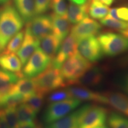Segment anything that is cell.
Listing matches in <instances>:
<instances>
[{
    "mask_svg": "<svg viewBox=\"0 0 128 128\" xmlns=\"http://www.w3.org/2000/svg\"><path fill=\"white\" fill-rule=\"evenodd\" d=\"M109 10L110 8L108 6L100 2L98 0H91L88 13L92 18L100 20L108 15Z\"/></svg>",
    "mask_w": 128,
    "mask_h": 128,
    "instance_id": "25",
    "label": "cell"
},
{
    "mask_svg": "<svg viewBox=\"0 0 128 128\" xmlns=\"http://www.w3.org/2000/svg\"><path fill=\"white\" fill-rule=\"evenodd\" d=\"M102 28L100 23L94 19L87 17L72 27L71 34L78 41L82 38L98 34Z\"/></svg>",
    "mask_w": 128,
    "mask_h": 128,
    "instance_id": "10",
    "label": "cell"
},
{
    "mask_svg": "<svg viewBox=\"0 0 128 128\" xmlns=\"http://www.w3.org/2000/svg\"><path fill=\"white\" fill-rule=\"evenodd\" d=\"M16 128H41V126L34 121L28 124H19Z\"/></svg>",
    "mask_w": 128,
    "mask_h": 128,
    "instance_id": "36",
    "label": "cell"
},
{
    "mask_svg": "<svg viewBox=\"0 0 128 128\" xmlns=\"http://www.w3.org/2000/svg\"><path fill=\"white\" fill-rule=\"evenodd\" d=\"M121 34H122L123 36L126 37V38H128V26L127 27L124 28V30H122V31L120 32Z\"/></svg>",
    "mask_w": 128,
    "mask_h": 128,
    "instance_id": "41",
    "label": "cell"
},
{
    "mask_svg": "<svg viewBox=\"0 0 128 128\" xmlns=\"http://www.w3.org/2000/svg\"><path fill=\"white\" fill-rule=\"evenodd\" d=\"M68 91L71 94L74 98L81 101H88L94 102L96 103L102 104H108V99L104 94H101L95 92L84 87H69Z\"/></svg>",
    "mask_w": 128,
    "mask_h": 128,
    "instance_id": "13",
    "label": "cell"
},
{
    "mask_svg": "<svg viewBox=\"0 0 128 128\" xmlns=\"http://www.w3.org/2000/svg\"><path fill=\"white\" fill-rule=\"evenodd\" d=\"M98 1H100V2L103 3V4L106 5V6H110V5L112 4V3L113 2L114 0H98Z\"/></svg>",
    "mask_w": 128,
    "mask_h": 128,
    "instance_id": "40",
    "label": "cell"
},
{
    "mask_svg": "<svg viewBox=\"0 0 128 128\" xmlns=\"http://www.w3.org/2000/svg\"><path fill=\"white\" fill-rule=\"evenodd\" d=\"M110 128H128V118L116 113H112L108 118Z\"/></svg>",
    "mask_w": 128,
    "mask_h": 128,
    "instance_id": "28",
    "label": "cell"
},
{
    "mask_svg": "<svg viewBox=\"0 0 128 128\" xmlns=\"http://www.w3.org/2000/svg\"><path fill=\"white\" fill-rule=\"evenodd\" d=\"M100 23L108 28L115 30L119 32L124 30L128 26V23L113 18L108 15L106 16L104 18L100 20Z\"/></svg>",
    "mask_w": 128,
    "mask_h": 128,
    "instance_id": "30",
    "label": "cell"
},
{
    "mask_svg": "<svg viewBox=\"0 0 128 128\" xmlns=\"http://www.w3.org/2000/svg\"><path fill=\"white\" fill-rule=\"evenodd\" d=\"M81 108L56 121L48 124L47 128H79Z\"/></svg>",
    "mask_w": 128,
    "mask_h": 128,
    "instance_id": "21",
    "label": "cell"
},
{
    "mask_svg": "<svg viewBox=\"0 0 128 128\" xmlns=\"http://www.w3.org/2000/svg\"><path fill=\"white\" fill-rule=\"evenodd\" d=\"M120 87L128 95V72L122 76L120 81Z\"/></svg>",
    "mask_w": 128,
    "mask_h": 128,
    "instance_id": "35",
    "label": "cell"
},
{
    "mask_svg": "<svg viewBox=\"0 0 128 128\" xmlns=\"http://www.w3.org/2000/svg\"><path fill=\"white\" fill-rule=\"evenodd\" d=\"M1 114H2V109H0V118H1Z\"/></svg>",
    "mask_w": 128,
    "mask_h": 128,
    "instance_id": "45",
    "label": "cell"
},
{
    "mask_svg": "<svg viewBox=\"0 0 128 128\" xmlns=\"http://www.w3.org/2000/svg\"><path fill=\"white\" fill-rule=\"evenodd\" d=\"M26 28L37 39H40L46 35L52 33V23L50 16H36L28 22Z\"/></svg>",
    "mask_w": 128,
    "mask_h": 128,
    "instance_id": "11",
    "label": "cell"
},
{
    "mask_svg": "<svg viewBox=\"0 0 128 128\" xmlns=\"http://www.w3.org/2000/svg\"><path fill=\"white\" fill-rule=\"evenodd\" d=\"M103 54L108 56H116L128 50V38L114 32H104L98 35Z\"/></svg>",
    "mask_w": 128,
    "mask_h": 128,
    "instance_id": "4",
    "label": "cell"
},
{
    "mask_svg": "<svg viewBox=\"0 0 128 128\" xmlns=\"http://www.w3.org/2000/svg\"><path fill=\"white\" fill-rule=\"evenodd\" d=\"M120 66L124 68H128V55L122 58L119 62Z\"/></svg>",
    "mask_w": 128,
    "mask_h": 128,
    "instance_id": "37",
    "label": "cell"
},
{
    "mask_svg": "<svg viewBox=\"0 0 128 128\" xmlns=\"http://www.w3.org/2000/svg\"><path fill=\"white\" fill-rule=\"evenodd\" d=\"M51 61L52 60L39 47L24 65L22 76L28 78L38 76L50 65Z\"/></svg>",
    "mask_w": 128,
    "mask_h": 128,
    "instance_id": "7",
    "label": "cell"
},
{
    "mask_svg": "<svg viewBox=\"0 0 128 128\" xmlns=\"http://www.w3.org/2000/svg\"><path fill=\"white\" fill-rule=\"evenodd\" d=\"M9 0H0V4H4L8 2Z\"/></svg>",
    "mask_w": 128,
    "mask_h": 128,
    "instance_id": "42",
    "label": "cell"
},
{
    "mask_svg": "<svg viewBox=\"0 0 128 128\" xmlns=\"http://www.w3.org/2000/svg\"><path fill=\"white\" fill-rule=\"evenodd\" d=\"M50 7L54 13L62 17H67L68 7L65 0H50Z\"/></svg>",
    "mask_w": 128,
    "mask_h": 128,
    "instance_id": "32",
    "label": "cell"
},
{
    "mask_svg": "<svg viewBox=\"0 0 128 128\" xmlns=\"http://www.w3.org/2000/svg\"><path fill=\"white\" fill-rule=\"evenodd\" d=\"M70 2L75 3V4H84L88 2L91 0H69Z\"/></svg>",
    "mask_w": 128,
    "mask_h": 128,
    "instance_id": "39",
    "label": "cell"
},
{
    "mask_svg": "<svg viewBox=\"0 0 128 128\" xmlns=\"http://www.w3.org/2000/svg\"><path fill=\"white\" fill-rule=\"evenodd\" d=\"M36 16L43 14L50 7V0H34Z\"/></svg>",
    "mask_w": 128,
    "mask_h": 128,
    "instance_id": "33",
    "label": "cell"
},
{
    "mask_svg": "<svg viewBox=\"0 0 128 128\" xmlns=\"http://www.w3.org/2000/svg\"><path fill=\"white\" fill-rule=\"evenodd\" d=\"M24 21L15 8L8 6L0 11V54L8 42L22 30Z\"/></svg>",
    "mask_w": 128,
    "mask_h": 128,
    "instance_id": "1",
    "label": "cell"
},
{
    "mask_svg": "<svg viewBox=\"0 0 128 128\" xmlns=\"http://www.w3.org/2000/svg\"><path fill=\"white\" fill-rule=\"evenodd\" d=\"M80 104L81 101L76 98L51 103L44 111V120L47 124L56 121L71 113Z\"/></svg>",
    "mask_w": 128,
    "mask_h": 128,
    "instance_id": "6",
    "label": "cell"
},
{
    "mask_svg": "<svg viewBox=\"0 0 128 128\" xmlns=\"http://www.w3.org/2000/svg\"><path fill=\"white\" fill-rule=\"evenodd\" d=\"M77 44L78 52L91 63L98 61L103 57L102 47L95 36H88L78 40Z\"/></svg>",
    "mask_w": 128,
    "mask_h": 128,
    "instance_id": "8",
    "label": "cell"
},
{
    "mask_svg": "<svg viewBox=\"0 0 128 128\" xmlns=\"http://www.w3.org/2000/svg\"><path fill=\"white\" fill-rule=\"evenodd\" d=\"M22 78L17 74L0 68V108L2 107L4 99L9 94L12 86Z\"/></svg>",
    "mask_w": 128,
    "mask_h": 128,
    "instance_id": "14",
    "label": "cell"
},
{
    "mask_svg": "<svg viewBox=\"0 0 128 128\" xmlns=\"http://www.w3.org/2000/svg\"><path fill=\"white\" fill-rule=\"evenodd\" d=\"M0 128H10L9 126L6 122V120H5L4 116L2 115V114H1V118H0Z\"/></svg>",
    "mask_w": 128,
    "mask_h": 128,
    "instance_id": "38",
    "label": "cell"
},
{
    "mask_svg": "<svg viewBox=\"0 0 128 128\" xmlns=\"http://www.w3.org/2000/svg\"><path fill=\"white\" fill-rule=\"evenodd\" d=\"M62 42L60 38L52 33L39 40V48L52 60L56 55Z\"/></svg>",
    "mask_w": 128,
    "mask_h": 128,
    "instance_id": "17",
    "label": "cell"
},
{
    "mask_svg": "<svg viewBox=\"0 0 128 128\" xmlns=\"http://www.w3.org/2000/svg\"><path fill=\"white\" fill-rule=\"evenodd\" d=\"M90 2L84 4H77L70 2L67 8V17L70 23L76 24L88 17Z\"/></svg>",
    "mask_w": 128,
    "mask_h": 128,
    "instance_id": "22",
    "label": "cell"
},
{
    "mask_svg": "<svg viewBox=\"0 0 128 128\" xmlns=\"http://www.w3.org/2000/svg\"><path fill=\"white\" fill-rule=\"evenodd\" d=\"M74 98L68 90H59L57 91L53 92L48 97V100L50 103L60 102L67 99Z\"/></svg>",
    "mask_w": 128,
    "mask_h": 128,
    "instance_id": "31",
    "label": "cell"
},
{
    "mask_svg": "<svg viewBox=\"0 0 128 128\" xmlns=\"http://www.w3.org/2000/svg\"><path fill=\"white\" fill-rule=\"evenodd\" d=\"M15 8L23 21L29 22L36 16L34 0H14Z\"/></svg>",
    "mask_w": 128,
    "mask_h": 128,
    "instance_id": "23",
    "label": "cell"
},
{
    "mask_svg": "<svg viewBox=\"0 0 128 128\" xmlns=\"http://www.w3.org/2000/svg\"><path fill=\"white\" fill-rule=\"evenodd\" d=\"M108 128L106 127V126H100V127H98V128Z\"/></svg>",
    "mask_w": 128,
    "mask_h": 128,
    "instance_id": "44",
    "label": "cell"
},
{
    "mask_svg": "<svg viewBox=\"0 0 128 128\" xmlns=\"http://www.w3.org/2000/svg\"><path fill=\"white\" fill-rule=\"evenodd\" d=\"M39 47V39L33 36L29 30L26 28L24 36L20 49L17 52V55L22 62L23 65L26 63L32 54Z\"/></svg>",
    "mask_w": 128,
    "mask_h": 128,
    "instance_id": "12",
    "label": "cell"
},
{
    "mask_svg": "<svg viewBox=\"0 0 128 128\" xmlns=\"http://www.w3.org/2000/svg\"><path fill=\"white\" fill-rule=\"evenodd\" d=\"M104 94L108 99V104L128 117V96L116 92H109Z\"/></svg>",
    "mask_w": 128,
    "mask_h": 128,
    "instance_id": "19",
    "label": "cell"
},
{
    "mask_svg": "<svg viewBox=\"0 0 128 128\" xmlns=\"http://www.w3.org/2000/svg\"><path fill=\"white\" fill-rule=\"evenodd\" d=\"M108 110L96 105L86 104L81 107L79 128H97L104 125Z\"/></svg>",
    "mask_w": 128,
    "mask_h": 128,
    "instance_id": "5",
    "label": "cell"
},
{
    "mask_svg": "<svg viewBox=\"0 0 128 128\" xmlns=\"http://www.w3.org/2000/svg\"><path fill=\"white\" fill-rule=\"evenodd\" d=\"M92 66L79 52L64 62L60 70L66 85L77 84L80 78Z\"/></svg>",
    "mask_w": 128,
    "mask_h": 128,
    "instance_id": "2",
    "label": "cell"
},
{
    "mask_svg": "<svg viewBox=\"0 0 128 128\" xmlns=\"http://www.w3.org/2000/svg\"><path fill=\"white\" fill-rule=\"evenodd\" d=\"M116 14L119 20L128 22V6L117 7Z\"/></svg>",
    "mask_w": 128,
    "mask_h": 128,
    "instance_id": "34",
    "label": "cell"
},
{
    "mask_svg": "<svg viewBox=\"0 0 128 128\" xmlns=\"http://www.w3.org/2000/svg\"><path fill=\"white\" fill-rule=\"evenodd\" d=\"M52 23V33L62 41L71 32V24L67 17L53 13L50 15Z\"/></svg>",
    "mask_w": 128,
    "mask_h": 128,
    "instance_id": "15",
    "label": "cell"
},
{
    "mask_svg": "<svg viewBox=\"0 0 128 128\" xmlns=\"http://www.w3.org/2000/svg\"><path fill=\"white\" fill-rule=\"evenodd\" d=\"M104 76V72L101 67L92 66L80 78L77 84L87 87H96L101 84Z\"/></svg>",
    "mask_w": 128,
    "mask_h": 128,
    "instance_id": "20",
    "label": "cell"
},
{
    "mask_svg": "<svg viewBox=\"0 0 128 128\" xmlns=\"http://www.w3.org/2000/svg\"><path fill=\"white\" fill-rule=\"evenodd\" d=\"M16 110L19 124L32 122L36 119L37 113L26 103L18 104L16 108Z\"/></svg>",
    "mask_w": 128,
    "mask_h": 128,
    "instance_id": "24",
    "label": "cell"
},
{
    "mask_svg": "<svg viewBox=\"0 0 128 128\" xmlns=\"http://www.w3.org/2000/svg\"><path fill=\"white\" fill-rule=\"evenodd\" d=\"M36 92V86L33 79L22 78L12 86L9 94L21 96L24 99L25 102L26 99Z\"/></svg>",
    "mask_w": 128,
    "mask_h": 128,
    "instance_id": "16",
    "label": "cell"
},
{
    "mask_svg": "<svg viewBox=\"0 0 128 128\" xmlns=\"http://www.w3.org/2000/svg\"><path fill=\"white\" fill-rule=\"evenodd\" d=\"M24 36V30H22L12 37L8 42L4 50L0 54L16 53L20 49Z\"/></svg>",
    "mask_w": 128,
    "mask_h": 128,
    "instance_id": "26",
    "label": "cell"
},
{
    "mask_svg": "<svg viewBox=\"0 0 128 128\" xmlns=\"http://www.w3.org/2000/svg\"><path fill=\"white\" fill-rule=\"evenodd\" d=\"M44 95L39 92H36L26 99L24 103L28 104L32 109L38 113L44 104Z\"/></svg>",
    "mask_w": 128,
    "mask_h": 128,
    "instance_id": "29",
    "label": "cell"
},
{
    "mask_svg": "<svg viewBox=\"0 0 128 128\" xmlns=\"http://www.w3.org/2000/svg\"><path fill=\"white\" fill-rule=\"evenodd\" d=\"M16 106H8L2 109V115L10 128H16L19 125Z\"/></svg>",
    "mask_w": 128,
    "mask_h": 128,
    "instance_id": "27",
    "label": "cell"
},
{
    "mask_svg": "<svg viewBox=\"0 0 128 128\" xmlns=\"http://www.w3.org/2000/svg\"><path fill=\"white\" fill-rule=\"evenodd\" d=\"M33 80L36 92L44 96L67 86L60 69L56 68L50 64L44 71L33 78Z\"/></svg>",
    "mask_w": 128,
    "mask_h": 128,
    "instance_id": "3",
    "label": "cell"
},
{
    "mask_svg": "<svg viewBox=\"0 0 128 128\" xmlns=\"http://www.w3.org/2000/svg\"><path fill=\"white\" fill-rule=\"evenodd\" d=\"M122 2L124 3H125V4H128V0H120Z\"/></svg>",
    "mask_w": 128,
    "mask_h": 128,
    "instance_id": "43",
    "label": "cell"
},
{
    "mask_svg": "<svg viewBox=\"0 0 128 128\" xmlns=\"http://www.w3.org/2000/svg\"><path fill=\"white\" fill-rule=\"evenodd\" d=\"M22 65L20 58L14 53L0 54V68L17 74L23 78L22 74Z\"/></svg>",
    "mask_w": 128,
    "mask_h": 128,
    "instance_id": "18",
    "label": "cell"
},
{
    "mask_svg": "<svg viewBox=\"0 0 128 128\" xmlns=\"http://www.w3.org/2000/svg\"><path fill=\"white\" fill-rule=\"evenodd\" d=\"M56 55L51 61L50 65L56 68L60 69L67 59L78 52L77 41L70 34L63 40Z\"/></svg>",
    "mask_w": 128,
    "mask_h": 128,
    "instance_id": "9",
    "label": "cell"
}]
</instances>
